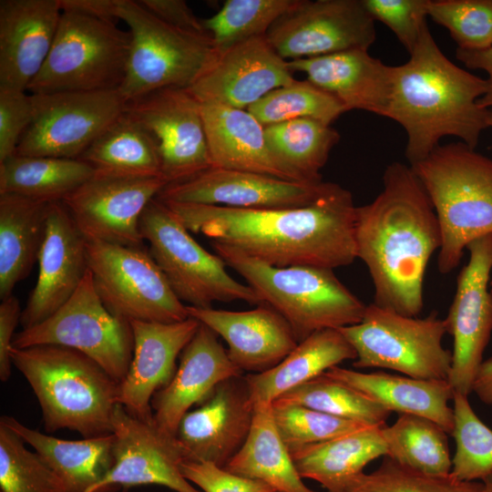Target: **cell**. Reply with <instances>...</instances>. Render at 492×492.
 Masks as SVG:
<instances>
[{"mask_svg":"<svg viewBox=\"0 0 492 492\" xmlns=\"http://www.w3.org/2000/svg\"><path fill=\"white\" fill-rule=\"evenodd\" d=\"M190 232L233 247L276 267L308 265L334 270L356 260V206L352 193L328 182L301 207L238 209L163 202Z\"/></svg>","mask_w":492,"mask_h":492,"instance_id":"cell-1","label":"cell"},{"mask_svg":"<svg viewBox=\"0 0 492 492\" xmlns=\"http://www.w3.org/2000/svg\"><path fill=\"white\" fill-rule=\"evenodd\" d=\"M441 244L436 214L413 168L389 164L382 191L356 208V258L372 278L374 303L417 317L424 307L425 270Z\"/></svg>","mask_w":492,"mask_h":492,"instance_id":"cell-2","label":"cell"},{"mask_svg":"<svg viewBox=\"0 0 492 492\" xmlns=\"http://www.w3.org/2000/svg\"><path fill=\"white\" fill-rule=\"evenodd\" d=\"M409 55L408 61L394 67L385 115L405 131L409 165L426 158L446 137L475 149L489 128V109L479 104L487 80L449 60L428 26Z\"/></svg>","mask_w":492,"mask_h":492,"instance_id":"cell-3","label":"cell"},{"mask_svg":"<svg viewBox=\"0 0 492 492\" xmlns=\"http://www.w3.org/2000/svg\"><path fill=\"white\" fill-rule=\"evenodd\" d=\"M10 355L37 398L47 433L69 429L84 438L112 434L119 383L94 360L53 344L12 348Z\"/></svg>","mask_w":492,"mask_h":492,"instance_id":"cell-4","label":"cell"},{"mask_svg":"<svg viewBox=\"0 0 492 492\" xmlns=\"http://www.w3.org/2000/svg\"><path fill=\"white\" fill-rule=\"evenodd\" d=\"M411 167L436 214L442 236L437 267L447 274L469 243L492 234V159L460 141L440 144Z\"/></svg>","mask_w":492,"mask_h":492,"instance_id":"cell-5","label":"cell"},{"mask_svg":"<svg viewBox=\"0 0 492 492\" xmlns=\"http://www.w3.org/2000/svg\"><path fill=\"white\" fill-rule=\"evenodd\" d=\"M216 252L261 299L291 325L298 342L324 329L360 323L366 305L333 270L294 265L276 267L225 244L210 241Z\"/></svg>","mask_w":492,"mask_h":492,"instance_id":"cell-6","label":"cell"},{"mask_svg":"<svg viewBox=\"0 0 492 492\" xmlns=\"http://www.w3.org/2000/svg\"><path fill=\"white\" fill-rule=\"evenodd\" d=\"M117 15L131 36L118 88L125 102L165 88H190L218 55L210 36L169 26L138 1L120 0Z\"/></svg>","mask_w":492,"mask_h":492,"instance_id":"cell-7","label":"cell"},{"mask_svg":"<svg viewBox=\"0 0 492 492\" xmlns=\"http://www.w3.org/2000/svg\"><path fill=\"white\" fill-rule=\"evenodd\" d=\"M130 42L129 31L114 21L62 11L51 50L27 91L118 90Z\"/></svg>","mask_w":492,"mask_h":492,"instance_id":"cell-8","label":"cell"},{"mask_svg":"<svg viewBox=\"0 0 492 492\" xmlns=\"http://www.w3.org/2000/svg\"><path fill=\"white\" fill-rule=\"evenodd\" d=\"M142 239L177 297L186 305L210 308L214 302L262 303L248 284L232 278L227 264L206 251L169 207L154 198L139 220Z\"/></svg>","mask_w":492,"mask_h":492,"instance_id":"cell-9","label":"cell"},{"mask_svg":"<svg viewBox=\"0 0 492 492\" xmlns=\"http://www.w3.org/2000/svg\"><path fill=\"white\" fill-rule=\"evenodd\" d=\"M356 354L355 368H384L425 380H447L452 353L442 345L447 333L436 312L425 318L409 317L366 305L362 321L340 328Z\"/></svg>","mask_w":492,"mask_h":492,"instance_id":"cell-10","label":"cell"},{"mask_svg":"<svg viewBox=\"0 0 492 492\" xmlns=\"http://www.w3.org/2000/svg\"><path fill=\"white\" fill-rule=\"evenodd\" d=\"M61 345L98 364L112 378L124 380L133 354L130 323L112 314L99 298L88 269L72 296L43 322L15 334L12 348Z\"/></svg>","mask_w":492,"mask_h":492,"instance_id":"cell-11","label":"cell"},{"mask_svg":"<svg viewBox=\"0 0 492 492\" xmlns=\"http://www.w3.org/2000/svg\"><path fill=\"white\" fill-rule=\"evenodd\" d=\"M87 251L97 292L112 314L128 322L163 323L190 317L144 246L87 241Z\"/></svg>","mask_w":492,"mask_h":492,"instance_id":"cell-12","label":"cell"},{"mask_svg":"<svg viewBox=\"0 0 492 492\" xmlns=\"http://www.w3.org/2000/svg\"><path fill=\"white\" fill-rule=\"evenodd\" d=\"M30 95L33 118L20 156L79 159L125 109L118 90Z\"/></svg>","mask_w":492,"mask_h":492,"instance_id":"cell-13","label":"cell"},{"mask_svg":"<svg viewBox=\"0 0 492 492\" xmlns=\"http://www.w3.org/2000/svg\"><path fill=\"white\" fill-rule=\"evenodd\" d=\"M375 37L374 20L363 0H300L266 34L274 51L287 61L368 50Z\"/></svg>","mask_w":492,"mask_h":492,"instance_id":"cell-14","label":"cell"},{"mask_svg":"<svg viewBox=\"0 0 492 492\" xmlns=\"http://www.w3.org/2000/svg\"><path fill=\"white\" fill-rule=\"evenodd\" d=\"M124 111L153 138L169 183L212 167L201 105L189 88H165L125 102Z\"/></svg>","mask_w":492,"mask_h":492,"instance_id":"cell-15","label":"cell"},{"mask_svg":"<svg viewBox=\"0 0 492 492\" xmlns=\"http://www.w3.org/2000/svg\"><path fill=\"white\" fill-rule=\"evenodd\" d=\"M466 249L469 261L457 277L445 321L454 339L447 381L454 391L468 396L492 333V234L473 241Z\"/></svg>","mask_w":492,"mask_h":492,"instance_id":"cell-16","label":"cell"},{"mask_svg":"<svg viewBox=\"0 0 492 492\" xmlns=\"http://www.w3.org/2000/svg\"><path fill=\"white\" fill-rule=\"evenodd\" d=\"M168 184L163 177L93 175L62 202L87 241L140 247V216Z\"/></svg>","mask_w":492,"mask_h":492,"instance_id":"cell-17","label":"cell"},{"mask_svg":"<svg viewBox=\"0 0 492 492\" xmlns=\"http://www.w3.org/2000/svg\"><path fill=\"white\" fill-rule=\"evenodd\" d=\"M113 466L103 486L128 490L159 485L175 492H202L181 472L185 462L176 438L153 419L142 420L118 405L112 416Z\"/></svg>","mask_w":492,"mask_h":492,"instance_id":"cell-18","label":"cell"},{"mask_svg":"<svg viewBox=\"0 0 492 492\" xmlns=\"http://www.w3.org/2000/svg\"><path fill=\"white\" fill-rule=\"evenodd\" d=\"M327 183L297 182L256 172L211 167L188 179L167 184L156 198L162 202L238 209L301 207L314 201Z\"/></svg>","mask_w":492,"mask_h":492,"instance_id":"cell-19","label":"cell"},{"mask_svg":"<svg viewBox=\"0 0 492 492\" xmlns=\"http://www.w3.org/2000/svg\"><path fill=\"white\" fill-rule=\"evenodd\" d=\"M199 407L181 418L176 438L185 462H210L224 467L244 444L253 419L244 376L220 383Z\"/></svg>","mask_w":492,"mask_h":492,"instance_id":"cell-20","label":"cell"},{"mask_svg":"<svg viewBox=\"0 0 492 492\" xmlns=\"http://www.w3.org/2000/svg\"><path fill=\"white\" fill-rule=\"evenodd\" d=\"M293 80L289 62L262 36L218 53L189 90L200 103L248 109L273 89Z\"/></svg>","mask_w":492,"mask_h":492,"instance_id":"cell-21","label":"cell"},{"mask_svg":"<svg viewBox=\"0 0 492 492\" xmlns=\"http://www.w3.org/2000/svg\"><path fill=\"white\" fill-rule=\"evenodd\" d=\"M87 241L64 203H49L36 283L22 311L23 329L48 318L76 292L88 271Z\"/></svg>","mask_w":492,"mask_h":492,"instance_id":"cell-22","label":"cell"},{"mask_svg":"<svg viewBox=\"0 0 492 492\" xmlns=\"http://www.w3.org/2000/svg\"><path fill=\"white\" fill-rule=\"evenodd\" d=\"M133 354L118 388V404L130 415L153 419V395L171 381L176 360L196 333L200 323L194 318L170 323L130 321Z\"/></svg>","mask_w":492,"mask_h":492,"instance_id":"cell-23","label":"cell"},{"mask_svg":"<svg viewBox=\"0 0 492 492\" xmlns=\"http://www.w3.org/2000/svg\"><path fill=\"white\" fill-rule=\"evenodd\" d=\"M187 311L226 342L231 362L249 374L272 368L299 343L289 323L266 302L249 311L189 305Z\"/></svg>","mask_w":492,"mask_h":492,"instance_id":"cell-24","label":"cell"},{"mask_svg":"<svg viewBox=\"0 0 492 492\" xmlns=\"http://www.w3.org/2000/svg\"><path fill=\"white\" fill-rule=\"evenodd\" d=\"M59 0L0 1V88L27 91L51 50Z\"/></svg>","mask_w":492,"mask_h":492,"instance_id":"cell-25","label":"cell"},{"mask_svg":"<svg viewBox=\"0 0 492 492\" xmlns=\"http://www.w3.org/2000/svg\"><path fill=\"white\" fill-rule=\"evenodd\" d=\"M241 375L242 371L231 362L218 335L200 323L183 349L171 381L152 397L154 422L176 436L181 418L192 405L200 404L220 383Z\"/></svg>","mask_w":492,"mask_h":492,"instance_id":"cell-26","label":"cell"},{"mask_svg":"<svg viewBox=\"0 0 492 492\" xmlns=\"http://www.w3.org/2000/svg\"><path fill=\"white\" fill-rule=\"evenodd\" d=\"M292 71L337 98L346 111L364 110L385 118L394 67L373 57L368 50L353 49L326 56L288 61Z\"/></svg>","mask_w":492,"mask_h":492,"instance_id":"cell-27","label":"cell"},{"mask_svg":"<svg viewBox=\"0 0 492 492\" xmlns=\"http://www.w3.org/2000/svg\"><path fill=\"white\" fill-rule=\"evenodd\" d=\"M212 167L301 182L272 153L265 127L247 109L200 103Z\"/></svg>","mask_w":492,"mask_h":492,"instance_id":"cell-28","label":"cell"},{"mask_svg":"<svg viewBox=\"0 0 492 492\" xmlns=\"http://www.w3.org/2000/svg\"><path fill=\"white\" fill-rule=\"evenodd\" d=\"M323 374L356 389L390 412L428 418L452 434L454 411L448 402L453 400L454 389L447 380L417 379L382 371L364 373L338 365Z\"/></svg>","mask_w":492,"mask_h":492,"instance_id":"cell-29","label":"cell"},{"mask_svg":"<svg viewBox=\"0 0 492 492\" xmlns=\"http://www.w3.org/2000/svg\"><path fill=\"white\" fill-rule=\"evenodd\" d=\"M0 422L17 433L61 479L65 492H118L104 480L113 466V435L66 440L32 429L15 417Z\"/></svg>","mask_w":492,"mask_h":492,"instance_id":"cell-30","label":"cell"},{"mask_svg":"<svg viewBox=\"0 0 492 492\" xmlns=\"http://www.w3.org/2000/svg\"><path fill=\"white\" fill-rule=\"evenodd\" d=\"M356 359L353 346L339 329L315 332L272 368L244 376L253 405L272 403L288 391L323 374L342 362Z\"/></svg>","mask_w":492,"mask_h":492,"instance_id":"cell-31","label":"cell"},{"mask_svg":"<svg viewBox=\"0 0 492 492\" xmlns=\"http://www.w3.org/2000/svg\"><path fill=\"white\" fill-rule=\"evenodd\" d=\"M382 426L304 446L291 454L295 467L302 478L318 482L328 492H343L370 462L387 455Z\"/></svg>","mask_w":492,"mask_h":492,"instance_id":"cell-32","label":"cell"},{"mask_svg":"<svg viewBox=\"0 0 492 492\" xmlns=\"http://www.w3.org/2000/svg\"><path fill=\"white\" fill-rule=\"evenodd\" d=\"M49 203L0 194V298L12 295L37 261Z\"/></svg>","mask_w":492,"mask_h":492,"instance_id":"cell-33","label":"cell"},{"mask_svg":"<svg viewBox=\"0 0 492 492\" xmlns=\"http://www.w3.org/2000/svg\"><path fill=\"white\" fill-rule=\"evenodd\" d=\"M227 471L261 481L277 492H316L297 471L272 414V403H257L249 435L240 450L223 467Z\"/></svg>","mask_w":492,"mask_h":492,"instance_id":"cell-34","label":"cell"},{"mask_svg":"<svg viewBox=\"0 0 492 492\" xmlns=\"http://www.w3.org/2000/svg\"><path fill=\"white\" fill-rule=\"evenodd\" d=\"M95 174L162 177L157 146L148 131L125 111L79 157Z\"/></svg>","mask_w":492,"mask_h":492,"instance_id":"cell-35","label":"cell"},{"mask_svg":"<svg viewBox=\"0 0 492 492\" xmlns=\"http://www.w3.org/2000/svg\"><path fill=\"white\" fill-rule=\"evenodd\" d=\"M94 173L79 159L15 154L0 163V194H17L46 203L62 201Z\"/></svg>","mask_w":492,"mask_h":492,"instance_id":"cell-36","label":"cell"},{"mask_svg":"<svg viewBox=\"0 0 492 492\" xmlns=\"http://www.w3.org/2000/svg\"><path fill=\"white\" fill-rule=\"evenodd\" d=\"M265 134L274 156L304 183L323 181L320 170L340 140V134L331 125L310 118L266 126Z\"/></svg>","mask_w":492,"mask_h":492,"instance_id":"cell-37","label":"cell"},{"mask_svg":"<svg viewBox=\"0 0 492 492\" xmlns=\"http://www.w3.org/2000/svg\"><path fill=\"white\" fill-rule=\"evenodd\" d=\"M388 456L411 469L433 476L451 473L447 433L434 421L400 415L392 425L382 426Z\"/></svg>","mask_w":492,"mask_h":492,"instance_id":"cell-38","label":"cell"},{"mask_svg":"<svg viewBox=\"0 0 492 492\" xmlns=\"http://www.w3.org/2000/svg\"><path fill=\"white\" fill-rule=\"evenodd\" d=\"M276 400L304 405L366 426L385 425L391 412L348 384L324 374Z\"/></svg>","mask_w":492,"mask_h":492,"instance_id":"cell-39","label":"cell"},{"mask_svg":"<svg viewBox=\"0 0 492 492\" xmlns=\"http://www.w3.org/2000/svg\"><path fill=\"white\" fill-rule=\"evenodd\" d=\"M300 0H227L220 11L202 20L217 53L266 36L271 26Z\"/></svg>","mask_w":492,"mask_h":492,"instance_id":"cell-40","label":"cell"},{"mask_svg":"<svg viewBox=\"0 0 492 492\" xmlns=\"http://www.w3.org/2000/svg\"><path fill=\"white\" fill-rule=\"evenodd\" d=\"M247 110L264 127L297 118L331 125L347 112L337 98L307 79L273 89Z\"/></svg>","mask_w":492,"mask_h":492,"instance_id":"cell-41","label":"cell"},{"mask_svg":"<svg viewBox=\"0 0 492 492\" xmlns=\"http://www.w3.org/2000/svg\"><path fill=\"white\" fill-rule=\"evenodd\" d=\"M467 397L454 391L451 474L462 481L484 482L492 477V429L477 415Z\"/></svg>","mask_w":492,"mask_h":492,"instance_id":"cell-42","label":"cell"},{"mask_svg":"<svg viewBox=\"0 0 492 492\" xmlns=\"http://www.w3.org/2000/svg\"><path fill=\"white\" fill-rule=\"evenodd\" d=\"M24 439L0 422L1 492H65L55 471Z\"/></svg>","mask_w":492,"mask_h":492,"instance_id":"cell-43","label":"cell"},{"mask_svg":"<svg viewBox=\"0 0 492 492\" xmlns=\"http://www.w3.org/2000/svg\"><path fill=\"white\" fill-rule=\"evenodd\" d=\"M491 478V477H490ZM489 479L462 481L451 473L427 475L384 456L374 471L357 477L343 492H489Z\"/></svg>","mask_w":492,"mask_h":492,"instance_id":"cell-44","label":"cell"},{"mask_svg":"<svg viewBox=\"0 0 492 492\" xmlns=\"http://www.w3.org/2000/svg\"><path fill=\"white\" fill-rule=\"evenodd\" d=\"M272 414L280 436L291 454L304 446L367 427L282 400L272 402Z\"/></svg>","mask_w":492,"mask_h":492,"instance_id":"cell-45","label":"cell"},{"mask_svg":"<svg viewBox=\"0 0 492 492\" xmlns=\"http://www.w3.org/2000/svg\"><path fill=\"white\" fill-rule=\"evenodd\" d=\"M427 15L446 27L461 50L492 46V0H427Z\"/></svg>","mask_w":492,"mask_h":492,"instance_id":"cell-46","label":"cell"},{"mask_svg":"<svg viewBox=\"0 0 492 492\" xmlns=\"http://www.w3.org/2000/svg\"><path fill=\"white\" fill-rule=\"evenodd\" d=\"M368 13L395 35L404 47L412 53L426 23L427 0H363Z\"/></svg>","mask_w":492,"mask_h":492,"instance_id":"cell-47","label":"cell"},{"mask_svg":"<svg viewBox=\"0 0 492 492\" xmlns=\"http://www.w3.org/2000/svg\"><path fill=\"white\" fill-rule=\"evenodd\" d=\"M33 118L31 95L0 88V163L14 156Z\"/></svg>","mask_w":492,"mask_h":492,"instance_id":"cell-48","label":"cell"},{"mask_svg":"<svg viewBox=\"0 0 492 492\" xmlns=\"http://www.w3.org/2000/svg\"><path fill=\"white\" fill-rule=\"evenodd\" d=\"M181 472L202 492H276L261 481L231 473L210 462H183Z\"/></svg>","mask_w":492,"mask_h":492,"instance_id":"cell-49","label":"cell"},{"mask_svg":"<svg viewBox=\"0 0 492 492\" xmlns=\"http://www.w3.org/2000/svg\"><path fill=\"white\" fill-rule=\"evenodd\" d=\"M146 9L177 29L202 36H210L202 20L199 19L183 0H141Z\"/></svg>","mask_w":492,"mask_h":492,"instance_id":"cell-50","label":"cell"},{"mask_svg":"<svg viewBox=\"0 0 492 492\" xmlns=\"http://www.w3.org/2000/svg\"><path fill=\"white\" fill-rule=\"evenodd\" d=\"M22 311L18 299L10 295L0 303V380L6 382L12 374L11 349L15 329L21 320Z\"/></svg>","mask_w":492,"mask_h":492,"instance_id":"cell-51","label":"cell"},{"mask_svg":"<svg viewBox=\"0 0 492 492\" xmlns=\"http://www.w3.org/2000/svg\"><path fill=\"white\" fill-rule=\"evenodd\" d=\"M120 0H59L62 11L74 12L103 20H118Z\"/></svg>","mask_w":492,"mask_h":492,"instance_id":"cell-52","label":"cell"},{"mask_svg":"<svg viewBox=\"0 0 492 492\" xmlns=\"http://www.w3.org/2000/svg\"><path fill=\"white\" fill-rule=\"evenodd\" d=\"M456 58L468 68L481 69L487 74V90L479 104L486 109H492V46L474 51L456 48Z\"/></svg>","mask_w":492,"mask_h":492,"instance_id":"cell-53","label":"cell"},{"mask_svg":"<svg viewBox=\"0 0 492 492\" xmlns=\"http://www.w3.org/2000/svg\"><path fill=\"white\" fill-rule=\"evenodd\" d=\"M472 393L479 400L492 405V357L483 361L475 378Z\"/></svg>","mask_w":492,"mask_h":492,"instance_id":"cell-54","label":"cell"},{"mask_svg":"<svg viewBox=\"0 0 492 492\" xmlns=\"http://www.w3.org/2000/svg\"><path fill=\"white\" fill-rule=\"evenodd\" d=\"M488 127L492 128V109H489V115H488Z\"/></svg>","mask_w":492,"mask_h":492,"instance_id":"cell-55","label":"cell"},{"mask_svg":"<svg viewBox=\"0 0 492 492\" xmlns=\"http://www.w3.org/2000/svg\"><path fill=\"white\" fill-rule=\"evenodd\" d=\"M489 482H490V490H489V492H492V477L489 478Z\"/></svg>","mask_w":492,"mask_h":492,"instance_id":"cell-56","label":"cell"},{"mask_svg":"<svg viewBox=\"0 0 492 492\" xmlns=\"http://www.w3.org/2000/svg\"><path fill=\"white\" fill-rule=\"evenodd\" d=\"M490 291L492 292V280L490 281Z\"/></svg>","mask_w":492,"mask_h":492,"instance_id":"cell-57","label":"cell"},{"mask_svg":"<svg viewBox=\"0 0 492 492\" xmlns=\"http://www.w3.org/2000/svg\"><path fill=\"white\" fill-rule=\"evenodd\" d=\"M277 492V491H276Z\"/></svg>","mask_w":492,"mask_h":492,"instance_id":"cell-58","label":"cell"}]
</instances>
